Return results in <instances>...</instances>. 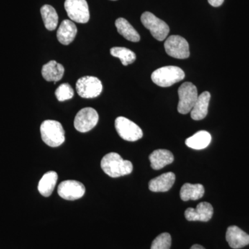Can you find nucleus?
<instances>
[{
  "mask_svg": "<svg viewBox=\"0 0 249 249\" xmlns=\"http://www.w3.org/2000/svg\"><path fill=\"white\" fill-rule=\"evenodd\" d=\"M101 168L110 178H116L129 175L133 170V165L128 160H124L119 154L110 152L101 160Z\"/></svg>",
  "mask_w": 249,
  "mask_h": 249,
  "instance_id": "obj_1",
  "label": "nucleus"
},
{
  "mask_svg": "<svg viewBox=\"0 0 249 249\" xmlns=\"http://www.w3.org/2000/svg\"><path fill=\"white\" fill-rule=\"evenodd\" d=\"M42 141L49 146L56 147L61 145L65 141V132L60 122L47 120L40 126Z\"/></svg>",
  "mask_w": 249,
  "mask_h": 249,
  "instance_id": "obj_2",
  "label": "nucleus"
},
{
  "mask_svg": "<svg viewBox=\"0 0 249 249\" xmlns=\"http://www.w3.org/2000/svg\"><path fill=\"white\" fill-rule=\"evenodd\" d=\"M184 71L175 66L161 67L152 73V81L161 88H168L184 79Z\"/></svg>",
  "mask_w": 249,
  "mask_h": 249,
  "instance_id": "obj_3",
  "label": "nucleus"
},
{
  "mask_svg": "<svg viewBox=\"0 0 249 249\" xmlns=\"http://www.w3.org/2000/svg\"><path fill=\"white\" fill-rule=\"evenodd\" d=\"M179 101L178 110L180 114H186L191 112L198 98L197 89L191 82H186L179 87L178 90Z\"/></svg>",
  "mask_w": 249,
  "mask_h": 249,
  "instance_id": "obj_4",
  "label": "nucleus"
},
{
  "mask_svg": "<svg viewBox=\"0 0 249 249\" xmlns=\"http://www.w3.org/2000/svg\"><path fill=\"white\" fill-rule=\"evenodd\" d=\"M144 27L150 30L152 36L159 41H163L166 38L170 32V28L168 24L163 20L156 17L150 12H145L141 18Z\"/></svg>",
  "mask_w": 249,
  "mask_h": 249,
  "instance_id": "obj_5",
  "label": "nucleus"
},
{
  "mask_svg": "<svg viewBox=\"0 0 249 249\" xmlns=\"http://www.w3.org/2000/svg\"><path fill=\"white\" fill-rule=\"evenodd\" d=\"M76 86L77 93L83 98L98 97L103 90L101 80L94 76L82 77L77 81Z\"/></svg>",
  "mask_w": 249,
  "mask_h": 249,
  "instance_id": "obj_6",
  "label": "nucleus"
},
{
  "mask_svg": "<svg viewBox=\"0 0 249 249\" xmlns=\"http://www.w3.org/2000/svg\"><path fill=\"white\" fill-rule=\"evenodd\" d=\"M65 9L71 21L82 24L89 22V6L86 0H65Z\"/></svg>",
  "mask_w": 249,
  "mask_h": 249,
  "instance_id": "obj_7",
  "label": "nucleus"
},
{
  "mask_svg": "<svg viewBox=\"0 0 249 249\" xmlns=\"http://www.w3.org/2000/svg\"><path fill=\"white\" fill-rule=\"evenodd\" d=\"M115 127L121 138L127 142H137L142 138V129L127 118L118 117L115 121Z\"/></svg>",
  "mask_w": 249,
  "mask_h": 249,
  "instance_id": "obj_8",
  "label": "nucleus"
},
{
  "mask_svg": "<svg viewBox=\"0 0 249 249\" xmlns=\"http://www.w3.org/2000/svg\"><path fill=\"white\" fill-rule=\"evenodd\" d=\"M164 47L165 52L173 58L186 59L190 56L188 42L181 36H170L165 41Z\"/></svg>",
  "mask_w": 249,
  "mask_h": 249,
  "instance_id": "obj_9",
  "label": "nucleus"
},
{
  "mask_svg": "<svg viewBox=\"0 0 249 249\" xmlns=\"http://www.w3.org/2000/svg\"><path fill=\"white\" fill-rule=\"evenodd\" d=\"M99 116L97 111L91 107L83 108L78 111L74 119V127L78 132H89L97 124Z\"/></svg>",
  "mask_w": 249,
  "mask_h": 249,
  "instance_id": "obj_10",
  "label": "nucleus"
},
{
  "mask_svg": "<svg viewBox=\"0 0 249 249\" xmlns=\"http://www.w3.org/2000/svg\"><path fill=\"white\" fill-rule=\"evenodd\" d=\"M85 187L75 180H67L60 183L58 188L59 196L66 200L73 201L84 196Z\"/></svg>",
  "mask_w": 249,
  "mask_h": 249,
  "instance_id": "obj_11",
  "label": "nucleus"
},
{
  "mask_svg": "<svg viewBox=\"0 0 249 249\" xmlns=\"http://www.w3.org/2000/svg\"><path fill=\"white\" fill-rule=\"evenodd\" d=\"M213 214V208L208 202H201L196 209L188 208L185 211V217L188 221L209 222Z\"/></svg>",
  "mask_w": 249,
  "mask_h": 249,
  "instance_id": "obj_12",
  "label": "nucleus"
},
{
  "mask_svg": "<svg viewBox=\"0 0 249 249\" xmlns=\"http://www.w3.org/2000/svg\"><path fill=\"white\" fill-rule=\"evenodd\" d=\"M226 239L232 249H242L249 245V235L236 226L228 228Z\"/></svg>",
  "mask_w": 249,
  "mask_h": 249,
  "instance_id": "obj_13",
  "label": "nucleus"
},
{
  "mask_svg": "<svg viewBox=\"0 0 249 249\" xmlns=\"http://www.w3.org/2000/svg\"><path fill=\"white\" fill-rule=\"evenodd\" d=\"M78 29L76 24L70 19L62 21L57 31V38L64 45L71 44L76 37Z\"/></svg>",
  "mask_w": 249,
  "mask_h": 249,
  "instance_id": "obj_14",
  "label": "nucleus"
},
{
  "mask_svg": "<svg viewBox=\"0 0 249 249\" xmlns=\"http://www.w3.org/2000/svg\"><path fill=\"white\" fill-rule=\"evenodd\" d=\"M175 181V175L172 172L157 177L149 182V189L152 192H167L173 187Z\"/></svg>",
  "mask_w": 249,
  "mask_h": 249,
  "instance_id": "obj_15",
  "label": "nucleus"
},
{
  "mask_svg": "<svg viewBox=\"0 0 249 249\" xmlns=\"http://www.w3.org/2000/svg\"><path fill=\"white\" fill-rule=\"evenodd\" d=\"M211 93L209 91H204L198 96L196 104L193 107L191 118L195 121H201L206 118L208 114Z\"/></svg>",
  "mask_w": 249,
  "mask_h": 249,
  "instance_id": "obj_16",
  "label": "nucleus"
},
{
  "mask_svg": "<svg viewBox=\"0 0 249 249\" xmlns=\"http://www.w3.org/2000/svg\"><path fill=\"white\" fill-rule=\"evenodd\" d=\"M149 160H150L152 169L158 170L173 163L174 157L169 150L160 149L152 152L149 156Z\"/></svg>",
  "mask_w": 249,
  "mask_h": 249,
  "instance_id": "obj_17",
  "label": "nucleus"
},
{
  "mask_svg": "<svg viewBox=\"0 0 249 249\" xmlns=\"http://www.w3.org/2000/svg\"><path fill=\"white\" fill-rule=\"evenodd\" d=\"M65 73V68L61 64L55 60H52L43 65L42 69V75L48 82H58L62 79Z\"/></svg>",
  "mask_w": 249,
  "mask_h": 249,
  "instance_id": "obj_18",
  "label": "nucleus"
},
{
  "mask_svg": "<svg viewBox=\"0 0 249 249\" xmlns=\"http://www.w3.org/2000/svg\"><path fill=\"white\" fill-rule=\"evenodd\" d=\"M204 187L203 185L191 184L186 183L181 187L180 191V197L183 201L197 200L204 196Z\"/></svg>",
  "mask_w": 249,
  "mask_h": 249,
  "instance_id": "obj_19",
  "label": "nucleus"
},
{
  "mask_svg": "<svg viewBox=\"0 0 249 249\" xmlns=\"http://www.w3.org/2000/svg\"><path fill=\"white\" fill-rule=\"evenodd\" d=\"M58 180V174L54 171H49L42 176L38 183V191L42 196H49L53 193Z\"/></svg>",
  "mask_w": 249,
  "mask_h": 249,
  "instance_id": "obj_20",
  "label": "nucleus"
},
{
  "mask_svg": "<svg viewBox=\"0 0 249 249\" xmlns=\"http://www.w3.org/2000/svg\"><path fill=\"white\" fill-rule=\"evenodd\" d=\"M115 25L118 32L124 36L126 40L133 42H137L140 40L139 33L129 24L127 19L123 18H119L116 20Z\"/></svg>",
  "mask_w": 249,
  "mask_h": 249,
  "instance_id": "obj_21",
  "label": "nucleus"
},
{
  "mask_svg": "<svg viewBox=\"0 0 249 249\" xmlns=\"http://www.w3.org/2000/svg\"><path fill=\"white\" fill-rule=\"evenodd\" d=\"M211 135L206 131H199L186 140L187 146L194 150H202L209 146L211 142Z\"/></svg>",
  "mask_w": 249,
  "mask_h": 249,
  "instance_id": "obj_22",
  "label": "nucleus"
},
{
  "mask_svg": "<svg viewBox=\"0 0 249 249\" xmlns=\"http://www.w3.org/2000/svg\"><path fill=\"white\" fill-rule=\"evenodd\" d=\"M40 12L46 29L55 30L58 24V16L55 9L50 5L45 4L41 8Z\"/></svg>",
  "mask_w": 249,
  "mask_h": 249,
  "instance_id": "obj_23",
  "label": "nucleus"
},
{
  "mask_svg": "<svg viewBox=\"0 0 249 249\" xmlns=\"http://www.w3.org/2000/svg\"><path fill=\"white\" fill-rule=\"evenodd\" d=\"M110 53L112 56L120 59L124 66L133 63L137 58L136 54L132 51L124 47H113L110 49Z\"/></svg>",
  "mask_w": 249,
  "mask_h": 249,
  "instance_id": "obj_24",
  "label": "nucleus"
},
{
  "mask_svg": "<svg viewBox=\"0 0 249 249\" xmlns=\"http://www.w3.org/2000/svg\"><path fill=\"white\" fill-rule=\"evenodd\" d=\"M171 243V236L168 232H163L157 236L152 242L151 249H170Z\"/></svg>",
  "mask_w": 249,
  "mask_h": 249,
  "instance_id": "obj_25",
  "label": "nucleus"
},
{
  "mask_svg": "<svg viewBox=\"0 0 249 249\" xmlns=\"http://www.w3.org/2000/svg\"><path fill=\"white\" fill-rule=\"evenodd\" d=\"M55 96L57 99L60 102L67 101L73 98L74 91L72 89L71 85L68 83H63L58 87L55 92Z\"/></svg>",
  "mask_w": 249,
  "mask_h": 249,
  "instance_id": "obj_26",
  "label": "nucleus"
},
{
  "mask_svg": "<svg viewBox=\"0 0 249 249\" xmlns=\"http://www.w3.org/2000/svg\"><path fill=\"white\" fill-rule=\"evenodd\" d=\"M208 1L213 7H219L224 3V0H208Z\"/></svg>",
  "mask_w": 249,
  "mask_h": 249,
  "instance_id": "obj_27",
  "label": "nucleus"
},
{
  "mask_svg": "<svg viewBox=\"0 0 249 249\" xmlns=\"http://www.w3.org/2000/svg\"><path fill=\"white\" fill-rule=\"evenodd\" d=\"M190 249H205L202 246L199 245H193V247H191Z\"/></svg>",
  "mask_w": 249,
  "mask_h": 249,
  "instance_id": "obj_28",
  "label": "nucleus"
},
{
  "mask_svg": "<svg viewBox=\"0 0 249 249\" xmlns=\"http://www.w3.org/2000/svg\"><path fill=\"white\" fill-rule=\"evenodd\" d=\"M112 1H115V0H112Z\"/></svg>",
  "mask_w": 249,
  "mask_h": 249,
  "instance_id": "obj_29",
  "label": "nucleus"
}]
</instances>
